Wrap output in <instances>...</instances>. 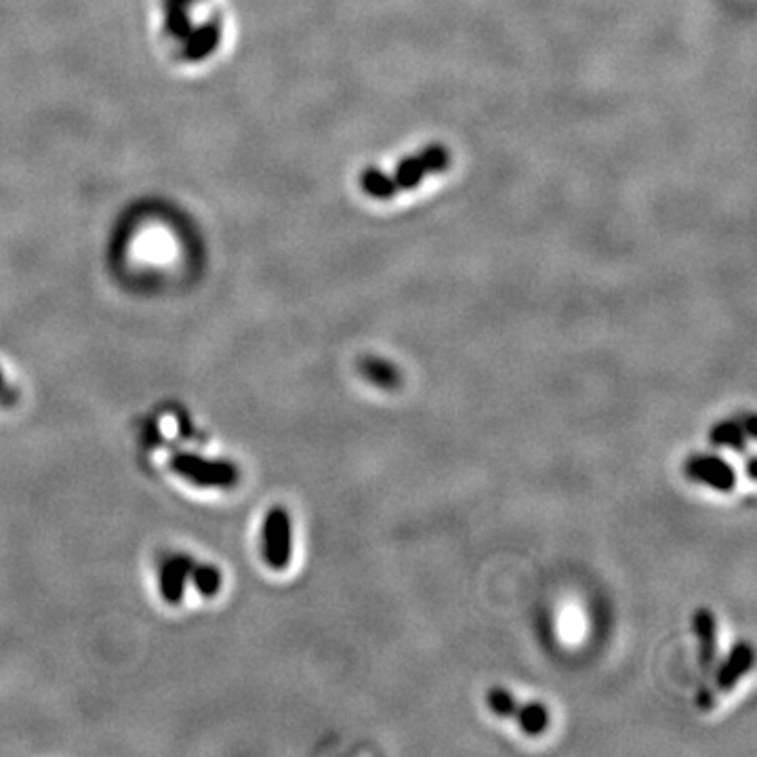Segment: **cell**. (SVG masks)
<instances>
[{"instance_id":"obj_1","label":"cell","mask_w":757,"mask_h":757,"mask_svg":"<svg viewBox=\"0 0 757 757\" xmlns=\"http://www.w3.org/2000/svg\"><path fill=\"white\" fill-rule=\"evenodd\" d=\"M486 705L490 711L501 715V718L516 720L518 726L530 736L543 734L551 724V715L543 703H520L514 694H509L505 688L499 686L486 692Z\"/></svg>"},{"instance_id":"obj_2","label":"cell","mask_w":757,"mask_h":757,"mask_svg":"<svg viewBox=\"0 0 757 757\" xmlns=\"http://www.w3.org/2000/svg\"><path fill=\"white\" fill-rule=\"evenodd\" d=\"M175 474L190 480L196 486L207 488H230L238 482V467L225 461L202 459L190 453H175L171 459Z\"/></svg>"},{"instance_id":"obj_3","label":"cell","mask_w":757,"mask_h":757,"mask_svg":"<svg viewBox=\"0 0 757 757\" xmlns=\"http://www.w3.org/2000/svg\"><path fill=\"white\" fill-rule=\"evenodd\" d=\"M753 657H755L753 646L749 642H739V644H736L730 650L726 661L722 663L718 675H715L713 690L711 688H703L701 690V694H699V707L703 711L711 709L718 694H728L736 684H739L745 678V675L751 671Z\"/></svg>"},{"instance_id":"obj_4","label":"cell","mask_w":757,"mask_h":757,"mask_svg":"<svg viewBox=\"0 0 757 757\" xmlns=\"http://www.w3.org/2000/svg\"><path fill=\"white\" fill-rule=\"evenodd\" d=\"M291 516L282 507H274L263 526V558L274 570H284L291 564Z\"/></svg>"},{"instance_id":"obj_5","label":"cell","mask_w":757,"mask_h":757,"mask_svg":"<svg viewBox=\"0 0 757 757\" xmlns=\"http://www.w3.org/2000/svg\"><path fill=\"white\" fill-rule=\"evenodd\" d=\"M684 476L692 482L705 484L718 493H732L736 488L734 467L715 455H692L684 463Z\"/></svg>"},{"instance_id":"obj_6","label":"cell","mask_w":757,"mask_h":757,"mask_svg":"<svg viewBox=\"0 0 757 757\" xmlns=\"http://www.w3.org/2000/svg\"><path fill=\"white\" fill-rule=\"evenodd\" d=\"M755 438V417L745 415L743 419H730V421H720L718 425L711 427L709 440L715 446H726L732 450H743L747 448V442Z\"/></svg>"},{"instance_id":"obj_7","label":"cell","mask_w":757,"mask_h":757,"mask_svg":"<svg viewBox=\"0 0 757 757\" xmlns=\"http://www.w3.org/2000/svg\"><path fill=\"white\" fill-rule=\"evenodd\" d=\"M190 572H192V562L183 556L171 558L162 564V572H160L162 598L171 604H179L183 598V591H186V579Z\"/></svg>"},{"instance_id":"obj_8","label":"cell","mask_w":757,"mask_h":757,"mask_svg":"<svg viewBox=\"0 0 757 757\" xmlns=\"http://www.w3.org/2000/svg\"><path fill=\"white\" fill-rule=\"evenodd\" d=\"M358 373H360L366 381H371L373 385H377L379 390L394 392V390H398V387L402 385V373H400V368H398L394 362L383 360V358H375V356L360 358V362H358Z\"/></svg>"},{"instance_id":"obj_9","label":"cell","mask_w":757,"mask_h":757,"mask_svg":"<svg viewBox=\"0 0 757 757\" xmlns=\"http://www.w3.org/2000/svg\"><path fill=\"white\" fill-rule=\"evenodd\" d=\"M694 631L699 636V648H701V667L711 669L715 661V650H718V621L709 608H699L694 612Z\"/></svg>"},{"instance_id":"obj_10","label":"cell","mask_w":757,"mask_h":757,"mask_svg":"<svg viewBox=\"0 0 757 757\" xmlns=\"http://www.w3.org/2000/svg\"><path fill=\"white\" fill-rule=\"evenodd\" d=\"M427 173H429V169H427V165H425L423 156L419 154V156H413V158L402 160L400 165H398L396 177H392V179H394V183H396V188H398V190H413L415 186H419L421 179H423Z\"/></svg>"},{"instance_id":"obj_11","label":"cell","mask_w":757,"mask_h":757,"mask_svg":"<svg viewBox=\"0 0 757 757\" xmlns=\"http://www.w3.org/2000/svg\"><path fill=\"white\" fill-rule=\"evenodd\" d=\"M360 183H362V190H364L368 196L379 198V200L392 198V196L398 192L394 179H392V177H387V175H385L383 171H379V169H366V171L362 173Z\"/></svg>"},{"instance_id":"obj_12","label":"cell","mask_w":757,"mask_h":757,"mask_svg":"<svg viewBox=\"0 0 757 757\" xmlns=\"http://www.w3.org/2000/svg\"><path fill=\"white\" fill-rule=\"evenodd\" d=\"M190 575H192V579H194V583H196V587H198L202 596L211 598L221 587V575H219V570L213 568V566H198V568L192 566Z\"/></svg>"},{"instance_id":"obj_13","label":"cell","mask_w":757,"mask_h":757,"mask_svg":"<svg viewBox=\"0 0 757 757\" xmlns=\"http://www.w3.org/2000/svg\"><path fill=\"white\" fill-rule=\"evenodd\" d=\"M425 165L429 169V173H440L448 167L450 162V156H448V150L444 146H429L421 152Z\"/></svg>"},{"instance_id":"obj_14","label":"cell","mask_w":757,"mask_h":757,"mask_svg":"<svg viewBox=\"0 0 757 757\" xmlns=\"http://www.w3.org/2000/svg\"><path fill=\"white\" fill-rule=\"evenodd\" d=\"M0 400H3V402H13L15 400V394L11 392V387L5 383V379H3V375H0Z\"/></svg>"}]
</instances>
